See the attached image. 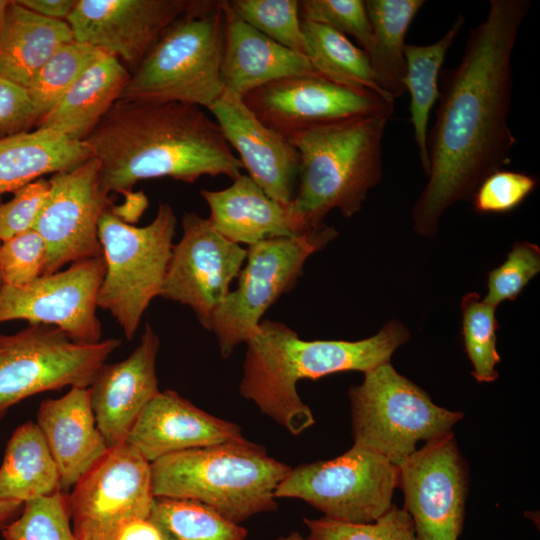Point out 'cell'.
Wrapping results in <instances>:
<instances>
[{
  "label": "cell",
  "instance_id": "cell-45",
  "mask_svg": "<svg viewBox=\"0 0 540 540\" xmlns=\"http://www.w3.org/2000/svg\"><path fill=\"white\" fill-rule=\"evenodd\" d=\"M17 2L42 17L66 21L77 0H17Z\"/></svg>",
  "mask_w": 540,
  "mask_h": 540
},
{
  "label": "cell",
  "instance_id": "cell-33",
  "mask_svg": "<svg viewBox=\"0 0 540 540\" xmlns=\"http://www.w3.org/2000/svg\"><path fill=\"white\" fill-rule=\"evenodd\" d=\"M104 55L106 54L101 50L77 41L62 46L41 68L27 89L37 122L53 108L76 80Z\"/></svg>",
  "mask_w": 540,
  "mask_h": 540
},
{
  "label": "cell",
  "instance_id": "cell-12",
  "mask_svg": "<svg viewBox=\"0 0 540 540\" xmlns=\"http://www.w3.org/2000/svg\"><path fill=\"white\" fill-rule=\"evenodd\" d=\"M154 500L151 463L127 442L109 448L67 494L78 540H106L122 523L149 518Z\"/></svg>",
  "mask_w": 540,
  "mask_h": 540
},
{
  "label": "cell",
  "instance_id": "cell-4",
  "mask_svg": "<svg viewBox=\"0 0 540 540\" xmlns=\"http://www.w3.org/2000/svg\"><path fill=\"white\" fill-rule=\"evenodd\" d=\"M389 117L371 115L313 126L288 139L299 155L291 208L307 230L323 225L334 208L358 213L382 178V141Z\"/></svg>",
  "mask_w": 540,
  "mask_h": 540
},
{
  "label": "cell",
  "instance_id": "cell-32",
  "mask_svg": "<svg viewBox=\"0 0 540 540\" xmlns=\"http://www.w3.org/2000/svg\"><path fill=\"white\" fill-rule=\"evenodd\" d=\"M149 520L164 540H246L247 530L201 503L155 498Z\"/></svg>",
  "mask_w": 540,
  "mask_h": 540
},
{
  "label": "cell",
  "instance_id": "cell-30",
  "mask_svg": "<svg viewBox=\"0 0 540 540\" xmlns=\"http://www.w3.org/2000/svg\"><path fill=\"white\" fill-rule=\"evenodd\" d=\"M464 23L465 18L460 13L449 30L436 42L428 45H405V86L406 92L410 93L414 140L426 175L429 172L427 126L430 111L439 98V77L445 56Z\"/></svg>",
  "mask_w": 540,
  "mask_h": 540
},
{
  "label": "cell",
  "instance_id": "cell-5",
  "mask_svg": "<svg viewBox=\"0 0 540 540\" xmlns=\"http://www.w3.org/2000/svg\"><path fill=\"white\" fill-rule=\"evenodd\" d=\"M291 468L247 439L176 452L151 463L155 498L190 500L240 524L277 509L275 491Z\"/></svg>",
  "mask_w": 540,
  "mask_h": 540
},
{
  "label": "cell",
  "instance_id": "cell-31",
  "mask_svg": "<svg viewBox=\"0 0 540 540\" xmlns=\"http://www.w3.org/2000/svg\"><path fill=\"white\" fill-rule=\"evenodd\" d=\"M306 56L323 77L389 98L378 86L367 53L347 36L322 24L301 20ZM392 100V99H391ZM394 101V100H393Z\"/></svg>",
  "mask_w": 540,
  "mask_h": 540
},
{
  "label": "cell",
  "instance_id": "cell-9",
  "mask_svg": "<svg viewBox=\"0 0 540 540\" xmlns=\"http://www.w3.org/2000/svg\"><path fill=\"white\" fill-rule=\"evenodd\" d=\"M121 343L115 338L79 343L59 328L41 324L0 334V420L10 407L34 394L89 387Z\"/></svg>",
  "mask_w": 540,
  "mask_h": 540
},
{
  "label": "cell",
  "instance_id": "cell-13",
  "mask_svg": "<svg viewBox=\"0 0 540 540\" xmlns=\"http://www.w3.org/2000/svg\"><path fill=\"white\" fill-rule=\"evenodd\" d=\"M398 466L404 510L419 540H458L464 526L468 469L453 432L433 438Z\"/></svg>",
  "mask_w": 540,
  "mask_h": 540
},
{
  "label": "cell",
  "instance_id": "cell-39",
  "mask_svg": "<svg viewBox=\"0 0 540 540\" xmlns=\"http://www.w3.org/2000/svg\"><path fill=\"white\" fill-rule=\"evenodd\" d=\"M539 271V247L528 241L515 243L506 260L489 272L483 300L495 307L515 300Z\"/></svg>",
  "mask_w": 540,
  "mask_h": 540
},
{
  "label": "cell",
  "instance_id": "cell-17",
  "mask_svg": "<svg viewBox=\"0 0 540 540\" xmlns=\"http://www.w3.org/2000/svg\"><path fill=\"white\" fill-rule=\"evenodd\" d=\"M48 182L49 191L33 228L46 245L42 275L57 272L68 263L102 257L98 225L112 205L101 187L94 157L53 174Z\"/></svg>",
  "mask_w": 540,
  "mask_h": 540
},
{
  "label": "cell",
  "instance_id": "cell-28",
  "mask_svg": "<svg viewBox=\"0 0 540 540\" xmlns=\"http://www.w3.org/2000/svg\"><path fill=\"white\" fill-rule=\"evenodd\" d=\"M61 491L59 471L40 428L32 421L18 426L0 466V499L25 503Z\"/></svg>",
  "mask_w": 540,
  "mask_h": 540
},
{
  "label": "cell",
  "instance_id": "cell-29",
  "mask_svg": "<svg viewBox=\"0 0 540 540\" xmlns=\"http://www.w3.org/2000/svg\"><path fill=\"white\" fill-rule=\"evenodd\" d=\"M372 42L366 52L380 89L392 100L406 92L405 36L423 0H367Z\"/></svg>",
  "mask_w": 540,
  "mask_h": 540
},
{
  "label": "cell",
  "instance_id": "cell-8",
  "mask_svg": "<svg viewBox=\"0 0 540 540\" xmlns=\"http://www.w3.org/2000/svg\"><path fill=\"white\" fill-rule=\"evenodd\" d=\"M355 445L399 465L421 441L451 432L464 414L435 404L426 391L399 374L390 362L364 373L348 392Z\"/></svg>",
  "mask_w": 540,
  "mask_h": 540
},
{
  "label": "cell",
  "instance_id": "cell-21",
  "mask_svg": "<svg viewBox=\"0 0 540 540\" xmlns=\"http://www.w3.org/2000/svg\"><path fill=\"white\" fill-rule=\"evenodd\" d=\"M245 440L237 424L201 410L173 390H164L145 406L126 442L152 463L176 452Z\"/></svg>",
  "mask_w": 540,
  "mask_h": 540
},
{
  "label": "cell",
  "instance_id": "cell-49",
  "mask_svg": "<svg viewBox=\"0 0 540 540\" xmlns=\"http://www.w3.org/2000/svg\"><path fill=\"white\" fill-rule=\"evenodd\" d=\"M3 283H2V278H1V274H0V288L2 287Z\"/></svg>",
  "mask_w": 540,
  "mask_h": 540
},
{
  "label": "cell",
  "instance_id": "cell-7",
  "mask_svg": "<svg viewBox=\"0 0 540 540\" xmlns=\"http://www.w3.org/2000/svg\"><path fill=\"white\" fill-rule=\"evenodd\" d=\"M111 206L98 225L105 261L98 308L112 315L130 341L149 304L160 295L177 218L172 207L162 202L153 221L137 227L119 218Z\"/></svg>",
  "mask_w": 540,
  "mask_h": 540
},
{
  "label": "cell",
  "instance_id": "cell-14",
  "mask_svg": "<svg viewBox=\"0 0 540 540\" xmlns=\"http://www.w3.org/2000/svg\"><path fill=\"white\" fill-rule=\"evenodd\" d=\"M104 275L102 256L71 263L23 287L2 285L0 323L25 320L30 325L57 327L75 342L97 343L102 326L96 310Z\"/></svg>",
  "mask_w": 540,
  "mask_h": 540
},
{
  "label": "cell",
  "instance_id": "cell-47",
  "mask_svg": "<svg viewBox=\"0 0 540 540\" xmlns=\"http://www.w3.org/2000/svg\"><path fill=\"white\" fill-rule=\"evenodd\" d=\"M10 1L11 0H0V32H1V29H2L6 9H7L8 5H9Z\"/></svg>",
  "mask_w": 540,
  "mask_h": 540
},
{
  "label": "cell",
  "instance_id": "cell-25",
  "mask_svg": "<svg viewBox=\"0 0 540 540\" xmlns=\"http://www.w3.org/2000/svg\"><path fill=\"white\" fill-rule=\"evenodd\" d=\"M130 72L115 57L94 62L36 124V128L85 141L120 98Z\"/></svg>",
  "mask_w": 540,
  "mask_h": 540
},
{
  "label": "cell",
  "instance_id": "cell-19",
  "mask_svg": "<svg viewBox=\"0 0 540 540\" xmlns=\"http://www.w3.org/2000/svg\"><path fill=\"white\" fill-rule=\"evenodd\" d=\"M208 110L251 179L269 197L290 205L299 170V155L290 140L264 125L240 96L226 89Z\"/></svg>",
  "mask_w": 540,
  "mask_h": 540
},
{
  "label": "cell",
  "instance_id": "cell-16",
  "mask_svg": "<svg viewBox=\"0 0 540 540\" xmlns=\"http://www.w3.org/2000/svg\"><path fill=\"white\" fill-rule=\"evenodd\" d=\"M243 102L268 128L289 138L294 133L351 118L391 117L394 101L375 92L335 83L321 75H294L246 94Z\"/></svg>",
  "mask_w": 540,
  "mask_h": 540
},
{
  "label": "cell",
  "instance_id": "cell-34",
  "mask_svg": "<svg viewBox=\"0 0 540 540\" xmlns=\"http://www.w3.org/2000/svg\"><path fill=\"white\" fill-rule=\"evenodd\" d=\"M461 310L463 342L473 367L472 376L477 382H493L498 378L496 366L501 360L496 346V307L477 292H470L462 298Z\"/></svg>",
  "mask_w": 540,
  "mask_h": 540
},
{
  "label": "cell",
  "instance_id": "cell-36",
  "mask_svg": "<svg viewBox=\"0 0 540 540\" xmlns=\"http://www.w3.org/2000/svg\"><path fill=\"white\" fill-rule=\"evenodd\" d=\"M4 540H78L67 503V494L33 499L24 503L21 513L2 528Z\"/></svg>",
  "mask_w": 540,
  "mask_h": 540
},
{
  "label": "cell",
  "instance_id": "cell-1",
  "mask_svg": "<svg viewBox=\"0 0 540 540\" xmlns=\"http://www.w3.org/2000/svg\"><path fill=\"white\" fill-rule=\"evenodd\" d=\"M530 7L529 0H491L458 65L440 72L439 104L427 137L428 181L412 211L421 236H433L450 206L471 199L484 178L511 161L512 54Z\"/></svg>",
  "mask_w": 540,
  "mask_h": 540
},
{
  "label": "cell",
  "instance_id": "cell-15",
  "mask_svg": "<svg viewBox=\"0 0 540 540\" xmlns=\"http://www.w3.org/2000/svg\"><path fill=\"white\" fill-rule=\"evenodd\" d=\"M183 234L173 245L160 295L189 306L203 327L212 319L238 277L247 249L218 233L194 212L182 218Z\"/></svg>",
  "mask_w": 540,
  "mask_h": 540
},
{
  "label": "cell",
  "instance_id": "cell-40",
  "mask_svg": "<svg viewBox=\"0 0 540 540\" xmlns=\"http://www.w3.org/2000/svg\"><path fill=\"white\" fill-rule=\"evenodd\" d=\"M46 245L37 231L31 229L0 243L2 283L23 287L43 274Z\"/></svg>",
  "mask_w": 540,
  "mask_h": 540
},
{
  "label": "cell",
  "instance_id": "cell-46",
  "mask_svg": "<svg viewBox=\"0 0 540 540\" xmlns=\"http://www.w3.org/2000/svg\"><path fill=\"white\" fill-rule=\"evenodd\" d=\"M23 502L0 499V528L14 520L22 511Z\"/></svg>",
  "mask_w": 540,
  "mask_h": 540
},
{
  "label": "cell",
  "instance_id": "cell-11",
  "mask_svg": "<svg viewBox=\"0 0 540 540\" xmlns=\"http://www.w3.org/2000/svg\"><path fill=\"white\" fill-rule=\"evenodd\" d=\"M396 488L398 466L353 444L333 459L291 468L276 488L275 498L303 500L332 520L370 523L391 508Z\"/></svg>",
  "mask_w": 540,
  "mask_h": 540
},
{
  "label": "cell",
  "instance_id": "cell-6",
  "mask_svg": "<svg viewBox=\"0 0 540 540\" xmlns=\"http://www.w3.org/2000/svg\"><path fill=\"white\" fill-rule=\"evenodd\" d=\"M223 0H191L130 75L119 99L209 109L222 95Z\"/></svg>",
  "mask_w": 540,
  "mask_h": 540
},
{
  "label": "cell",
  "instance_id": "cell-37",
  "mask_svg": "<svg viewBox=\"0 0 540 540\" xmlns=\"http://www.w3.org/2000/svg\"><path fill=\"white\" fill-rule=\"evenodd\" d=\"M306 540H419L410 515L395 504L374 522L348 523L304 518Z\"/></svg>",
  "mask_w": 540,
  "mask_h": 540
},
{
  "label": "cell",
  "instance_id": "cell-2",
  "mask_svg": "<svg viewBox=\"0 0 540 540\" xmlns=\"http://www.w3.org/2000/svg\"><path fill=\"white\" fill-rule=\"evenodd\" d=\"M85 142L107 194H127L137 182L160 177L234 180L243 168L216 121L182 102L118 99Z\"/></svg>",
  "mask_w": 540,
  "mask_h": 540
},
{
  "label": "cell",
  "instance_id": "cell-48",
  "mask_svg": "<svg viewBox=\"0 0 540 540\" xmlns=\"http://www.w3.org/2000/svg\"><path fill=\"white\" fill-rule=\"evenodd\" d=\"M278 540H306V539L303 538L299 532L293 531L287 536L280 537Z\"/></svg>",
  "mask_w": 540,
  "mask_h": 540
},
{
  "label": "cell",
  "instance_id": "cell-22",
  "mask_svg": "<svg viewBox=\"0 0 540 540\" xmlns=\"http://www.w3.org/2000/svg\"><path fill=\"white\" fill-rule=\"evenodd\" d=\"M36 424L57 465L62 492L71 488L107 453L90 401L89 387H71L41 402Z\"/></svg>",
  "mask_w": 540,
  "mask_h": 540
},
{
  "label": "cell",
  "instance_id": "cell-23",
  "mask_svg": "<svg viewBox=\"0 0 540 540\" xmlns=\"http://www.w3.org/2000/svg\"><path fill=\"white\" fill-rule=\"evenodd\" d=\"M225 39L221 62L224 89L243 98L275 80L320 75L309 59L271 40L239 18L223 0Z\"/></svg>",
  "mask_w": 540,
  "mask_h": 540
},
{
  "label": "cell",
  "instance_id": "cell-42",
  "mask_svg": "<svg viewBox=\"0 0 540 540\" xmlns=\"http://www.w3.org/2000/svg\"><path fill=\"white\" fill-rule=\"evenodd\" d=\"M49 191V182L37 179L0 203V243L34 228Z\"/></svg>",
  "mask_w": 540,
  "mask_h": 540
},
{
  "label": "cell",
  "instance_id": "cell-35",
  "mask_svg": "<svg viewBox=\"0 0 540 540\" xmlns=\"http://www.w3.org/2000/svg\"><path fill=\"white\" fill-rule=\"evenodd\" d=\"M227 3L244 22L276 43L306 56L298 0H227Z\"/></svg>",
  "mask_w": 540,
  "mask_h": 540
},
{
  "label": "cell",
  "instance_id": "cell-41",
  "mask_svg": "<svg viewBox=\"0 0 540 540\" xmlns=\"http://www.w3.org/2000/svg\"><path fill=\"white\" fill-rule=\"evenodd\" d=\"M537 180L525 172L497 170L476 188L471 200L480 214H504L517 208L535 190Z\"/></svg>",
  "mask_w": 540,
  "mask_h": 540
},
{
  "label": "cell",
  "instance_id": "cell-24",
  "mask_svg": "<svg viewBox=\"0 0 540 540\" xmlns=\"http://www.w3.org/2000/svg\"><path fill=\"white\" fill-rule=\"evenodd\" d=\"M212 227L226 239L249 246L260 241L306 233L291 205L269 197L249 175L241 174L222 190H202Z\"/></svg>",
  "mask_w": 540,
  "mask_h": 540
},
{
  "label": "cell",
  "instance_id": "cell-44",
  "mask_svg": "<svg viewBox=\"0 0 540 540\" xmlns=\"http://www.w3.org/2000/svg\"><path fill=\"white\" fill-rule=\"evenodd\" d=\"M106 540H164L149 518H136L119 525Z\"/></svg>",
  "mask_w": 540,
  "mask_h": 540
},
{
  "label": "cell",
  "instance_id": "cell-27",
  "mask_svg": "<svg viewBox=\"0 0 540 540\" xmlns=\"http://www.w3.org/2000/svg\"><path fill=\"white\" fill-rule=\"evenodd\" d=\"M92 157L85 141L36 128L0 138V199L45 174L70 170Z\"/></svg>",
  "mask_w": 540,
  "mask_h": 540
},
{
  "label": "cell",
  "instance_id": "cell-3",
  "mask_svg": "<svg viewBox=\"0 0 540 540\" xmlns=\"http://www.w3.org/2000/svg\"><path fill=\"white\" fill-rule=\"evenodd\" d=\"M409 338L408 329L397 320L358 341L303 340L287 325L263 320L245 342L240 393L288 432L299 435L315 423L297 392L300 380L344 371L365 373L390 362Z\"/></svg>",
  "mask_w": 540,
  "mask_h": 540
},
{
  "label": "cell",
  "instance_id": "cell-18",
  "mask_svg": "<svg viewBox=\"0 0 540 540\" xmlns=\"http://www.w3.org/2000/svg\"><path fill=\"white\" fill-rule=\"evenodd\" d=\"M191 0H77L67 18L74 41L117 58L132 74Z\"/></svg>",
  "mask_w": 540,
  "mask_h": 540
},
{
  "label": "cell",
  "instance_id": "cell-20",
  "mask_svg": "<svg viewBox=\"0 0 540 540\" xmlns=\"http://www.w3.org/2000/svg\"><path fill=\"white\" fill-rule=\"evenodd\" d=\"M160 339L146 324L140 343L124 360L104 364L89 386L96 424L109 448L125 443L139 415L160 391L156 358Z\"/></svg>",
  "mask_w": 540,
  "mask_h": 540
},
{
  "label": "cell",
  "instance_id": "cell-43",
  "mask_svg": "<svg viewBox=\"0 0 540 540\" xmlns=\"http://www.w3.org/2000/svg\"><path fill=\"white\" fill-rule=\"evenodd\" d=\"M36 123L27 89L0 76V138L30 131Z\"/></svg>",
  "mask_w": 540,
  "mask_h": 540
},
{
  "label": "cell",
  "instance_id": "cell-38",
  "mask_svg": "<svg viewBox=\"0 0 540 540\" xmlns=\"http://www.w3.org/2000/svg\"><path fill=\"white\" fill-rule=\"evenodd\" d=\"M300 19L330 27L353 37L367 52L372 42L369 16L363 0H302Z\"/></svg>",
  "mask_w": 540,
  "mask_h": 540
},
{
  "label": "cell",
  "instance_id": "cell-26",
  "mask_svg": "<svg viewBox=\"0 0 540 540\" xmlns=\"http://www.w3.org/2000/svg\"><path fill=\"white\" fill-rule=\"evenodd\" d=\"M72 41L66 21L42 17L11 0L0 32V76L28 89L47 61Z\"/></svg>",
  "mask_w": 540,
  "mask_h": 540
},
{
  "label": "cell",
  "instance_id": "cell-10",
  "mask_svg": "<svg viewBox=\"0 0 540 540\" xmlns=\"http://www.w3.org/2000/svg\"><path fill=\"white\" fill-rule=\"evenodd\" d=\"M336 236L334 227L322 225L298 236L270 238L247 248L238 285L211 322L210 331L224 358L248 340L269 307L295 286L306 260Z\"/></svg>",
  "mask_w": 540,
  "mask_h": 540
}]
</instances>
